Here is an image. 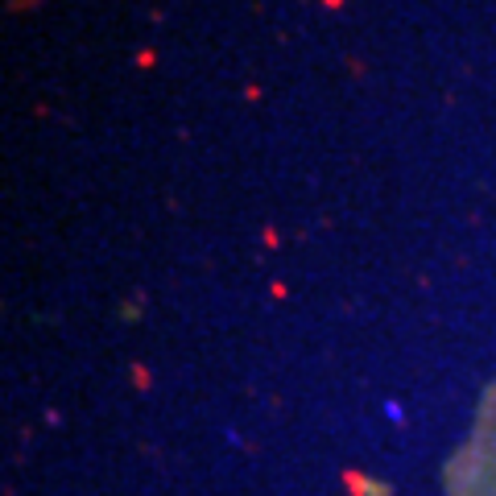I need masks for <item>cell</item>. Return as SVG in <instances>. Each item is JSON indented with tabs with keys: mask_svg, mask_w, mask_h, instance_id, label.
<instances>
[{
	"mask_svg": "<svg viewBox=\"0 0 496 496\" xmlns=\"http://www.w3.org/2000/svg\"><path fill=\"white\" fill-rule=\"evenodd\" d=\"M447 496H496V380L480 398L476 422L447 463Z\"/></svg>",
	"mask_w": 496,
	"mask_h": 496,
	"instance_id": "6da1fadb",
	"label": "cell"
}]
</instances>
